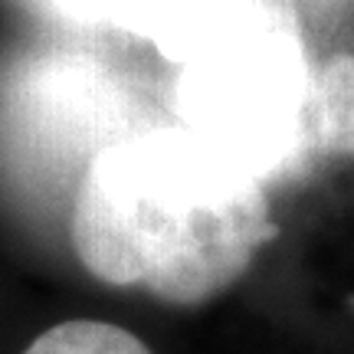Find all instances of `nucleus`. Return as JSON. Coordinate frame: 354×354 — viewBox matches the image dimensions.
<instances>
[{"label":"nucleus","mask_w":354,"mask_h":354,"mask_svg":"<svg viewBox=\"0 0 354 354\" xmlns=\"http://www.w3.org/2000/svg\"><path fill=\"white\" fill-rule=\"evenodd\" d=\"M17 3H24L26 10L39 13V17H50V20H56V0H17Z\"/></svg>","instance_id":"obj_7"},{"label":"nucleus","mask_w":354,"mask_h":354,"mask_svg":"<svg viewBox=\"0 0 354 354\" xmlns=\"http://www.w3.org/2000/svg\"><path fill=\"white\" fill-rule=\"evenodd\" d=\"M315 135L322 148L354 154V56H335L318 76Z\"/></svg>","instance_id":"obj_5"},{"label":"nucleus","mask_w":354,"mask_h":354,"mask_svg":"<svg viewBox=\"0 0 354 354\" xmlns=\"http://www.w3.org/2000/svg\"><path fill=\"white\" fill-rule=\"evenodd\" d=\"M272 236L263 180L184 125L109 145L73 190L69 240L86 272L171 305L227 292Z\"/></svg>","instance_id":"obj_1"},{"label":"nucleus","mask_w":354,"mask_h":354,"mask_svg":"<svg viewBox=\"0 0 354 354\" xmlns=\"http://www.w3.org/2000/svg\"><path fill=\"white\" fill-rule=\"evenodd\" d=\"M128 122L122 88L95 63L43 53L0 76V177L20 194H50L95 154L138 128Z\"/></svg>","instance_id":"obj_3"},{"label":"nucleus","mask_w":354,"mask_h":354,"mask_svg":"<svg viewBox=\"0 0 354 354\" xmlns=\"http://www.w3.org/2000/svg\"><path fill=\"white\" fill-rule=\"evenodd\" d=\"M24 354H151V348L138 335L118 325L95 318H73L33 338Z\"/></svg>","instance_id":"obj_6"},{"label":"nucleus","mask_w":354,"mask_h":354,"mask_svg":"<svg viewBox=\"0 0 354 354\" xmlns=\"http://www.w3.org/2000/svg\"><path fill=\"white\" fill-rule=\"evenodd\" d=\"M253 3L256 0H56V20L125 30L148 39L167 59L187 63Z\"/></svg>","instance_id":"obj_4"},{"label":"nucleus","mask_w":354,"mask_h":354,"mask_svg":"<svg viewBox=\"0 0 354 354\" xmlns=\"http://www.w3.org/2000/svg\"><path fill=\"white\" fill-rule=\"evenodd\" d=\"M180 66V125L259 180L289 165L315 128V79L286 0H256Z\"/></svg>","instance_id":"obj_2"}]
</instances>
